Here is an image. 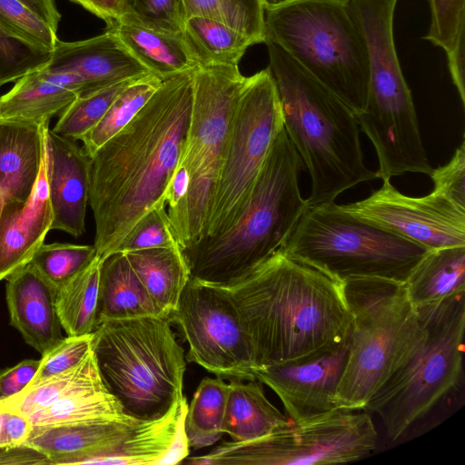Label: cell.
Wrapping results in <instances>:
<instances>
[{"mask_svg": "<svg viewBox=\"0 0 465 465\" xmlns=\"http://www.w3.org/2000/svg\"><path fill=\"white\" fill-rule=\"evenodd\" d=\"M193 69L163 78L131 122L90 157L89 204L101 259L164 199L186 141Z\"/></svg>", "mask_w": 465, "mask_h": 465, "instance_id": "6da1fadb", "label": "cell"}, {"mask_svg": "<svg viewBox=\"0 0 465 465\" xmlns=\"http://www.w3.org/2000/svg\"><path fill=\"white\" fill-rule=\"evenodd\" d=\"M223 288L247 328L258 367L307 361L350 338L343 281L282 250Z\"/></svg>", "mask_w": 465, "mask_h": 465, "instance_id": "7a4b0ae2", "label": "cell"}, {"mask_svg": "<svg viewBox=\"0 0 465 465\" xmlns=\"http://www.w3.org/2000/svg\"><path fill=\"white\" fill-rule=\"evenodd\" d=\"M264 44L283 127L310 174L308 205L334 202L344 191L376 179L364 163L354 113L282 48Z\"/></svg>", "mask_w": 465, "mask_h": 465, "instance_id": "3957f363", "label": "cell"}, {"mask_svg": "<svg viewBox=\"0 0 465 465\" xmlns=\"http://www.w3.org/2000/svg\"><path fill=\"white\" fill-rule=\"evenodd\" d=\"M303 168L283 127L239 218L223 234L183 252L191 279L228 287L281 250L309 206L299 186Z\"/></svg>", "mask_w": 465, "mask_h": 465, "instance_id": "277c9868", "label": "cell"}, {"mask_svg": "<svg viewBox=\"0 0 465 465\" xmlns=\"http://www.w3.org/2000/svg\"><path fill=\"white\" fill-rule=\"evenodd\" d=\"M92 350L103 382L127 416L154 420L183 399L186 361L167 318L104 321Z\"/></svg>", "mask_w": 465, "mask_h": 465, "instance_id": "5b68a950", "label": "cell"}, {"mask_svg": "<svg viewBox=\"0 0 465 465\" xmlns=\"http://www.w3.org/2000/svg\"><path fill=\"white\" fill-rule=\"evenodd\" d=\"M419 327L403 358L363 411L397 440L457 387L463 375L465 292L416 308Z\"/></svg>", "mask_w": 465, "mask_h": 465, "instance_id": "8992f818", "label": "cell"}, {"mask_svg": "<svg viewBox=\"0 0 465 465\" xmlns=\"http://www.w3.org/2000/svg\"><path fill=\"white\" fill-rule=\"evenodd\" d=\"M266 42L282 48L354 114L366 108L369 64L350 0H283L264 7Z\"/></svg>", "mask_w": 465, "mask_h": 465, "instance_id": "52a82bcc", "label": "cell"}, {"mask_svg": "<svg viewBox=\"0 0 465 465\" xmlns=\"http://www.w3.org/2000/svg\"><path fill=\"white\" fill-rule=\"evenodd\" d=\"M343 283L351 331L336 405L340 410L363 411L406 353L419 318L404 282L361 277Z\"/></svg>", "mask_w": 465, "mask_h": 465, "instance_id": "ba28073f", "label": "cell"}, {"mask_svg": "<svg viewBox=\"0 0 465 465\" xmlns=\"http://www.w3.org/2000/svg\"><path fill=\"white\" fill-rule=\"evenodd\" d=\"M281 250L341 281L373 277L401 282L428 252L334 202L308 206Z\"/></svg>", "mask_w": 465, "mask_h": 465, "instance_id": "9c48e42d", "label": "cell"}, {"mask_svg": "<svg viewBox=\"0 0 465 465\" xmlns=\"http://www.w3.org/2000/svg\"><path fill=\"white\" fill-rule=\"evenodd\" d=\"M238 65L197 66L190 124L181 157L190 173V245L205 237L214 192L224 163L232 119L245 84Z\"/></svg>", "mask_w": 465, "mask_h": 465, "instance_id": "30bf717a", "label": "cell"}, {"mask_svg": "<svg viewBox=\"0 0 465 465\" xmlns=\"http://www.w3.org/2000/svg\"><path fill=\"white\" fill-rule=\"evenodd\" d=\"M378 433L369 412L337 410L292 423L248 441L224 442L209 453L183 460L193 465H315L356 461L377 447Z\"/></svg>", "mask_w": 465, "mask_h": 465, "instance_id": "8fae6325", "label": "cell"}, {"mask_svg": "<svg viewBox=\"0 0 465 465\" xmlns=\"http://www.w3.org/2000/svg\"><path fill=\"white\" fill-rule=\"evenodd\" d=\"M282 128L276 84L267 67L247 77L241 91L203 241L223 234L239 218Z\"/></svg>", "mask_w": 465, "mask_h": 465, "instance_id": "7c38bea8", "label": "cell"}, {"mask_svg": "<svg viewBox=\"0 0 465 465\" xmlns=\"http://www.w3.org/2000/svg\"><path fill=\"white\" fill-rule=\"evenodd\" d=\"M350 1L369 64L366 108L355 114L359 127L378 148L395 150L411 145L420 132L394 44L393 17L398 0Z\"/></svg>", "mask_w": 465, "mask_h": 465, "instance_id": "4fadbf2b", "label": "cell"}, {"mask_svg": "<svg viewBox=\"0 0 465 465\" xmlns=\"http://www.w3.org/2000/svg\"><path fill=\"white\" fill-rule=\"evenodd\" d=\"M189 345L188 361L218 377L256 380L252 342L228 292L190 278L169 318Z\"/></svg>", "mask_w": 465, "mask_h": 465, "instance_id": "5bb4252c", "label": "cell"}, {"mask_svg": "<svg viewBox=\"0 0 465 465\" xmlns=\"http://www.w3.org/2000/svg\"><path fill=\"white\" fill-rule=\"evenodd\" d=\"M340 207L428 251L465 246V209L433 191L412 197L385 179L367 198Z\"/></svg>", "mask_w": 465, "mask_h": 465, "instance_id": "9a60e30c", "label": "cell"}, {"mask_svg": "<svg viewBox=\"0 0 465 465\" xmlns=\"http://www.w3.org/2000/svg\"><path fill=\"white\" fill-rule=\"evenodd\" d=\"M348 349L349 340L307 361L261 366L254 378L276 393L293 423L318 419L340 410L335 397Z\"/></svg>", "mask_w": 465, "mask_h": 465, "instance_id": "2e32d148", "label": "cell"}, {"mask_svg": "<svg viewBox=\"0 0 465 465\" xmlns=\"http://www.w3.org/2000/svg\"><path fill=\"white\" fill-rule=\"evenodd\" d=\"M45 148L52 230L78 238L85 232L90 156L75 141L56 134L49 127L45 131Z\"/></svg>", "mask_w": 465, "mask_h": 465, "instance_id": "e0dca14e", "label": "cell"}, {"mask_svg": "<svg viewBox=\"0 0 465 465\" xmlns=\"http://www.w3.org/2000/svg\"><path fill=\"white\" fill-rule=\"evenodd\" d=\"M43 68L77 76L81 95L150 73L109 31L81 41L58 40Z\"/></svg>", "mask_w": 465, "mask_h": 465, "instance_id": "ac0fdd59", "label": "cell"}, {"mask_svg": "<svg viewBox=\"0 0 465 465\" xmlns=\"http://www.w3.org/2000/svg\"><path fill=\"white\" fill-rule=\"evenodd\" d=\"M52 223L44 147L41 170L28 200L6 203L0 212V281L30 262L52 230Z\"/></svg>", "mask_w": 465, "mask_h": 465, "instance_id": "d6986e66", "label": "cell"}, {"mask_svg": "<svg viewBox=\"0 0 465 465\" xmlns=\"http://www.w3.org/2000/svg\"><path fill=\"white\" fill-rule=\"evenodd\" d=\"M6 281L10 324L28 345L44 354L64 338L56 309L57 288L29 263Z\"/></svg>", "mask_w": 465, "mask_h": 465, "instance_id": "ffe728a7", "label": "cell"}, {"mask_svg": "<svg viewBox=\"0 0 465 465\" xmlns=\"http://www.w3.org/2000/svg\"><path fill=\"white\" fill-rule=\"evenodd\" d=\"M82 93L77 76L42 66L17 79L10 91L0 96V121L49 123Z\"/></svg>", "mask_w": 465, "mask_h": 465, "instance_id": "44dd1931", "label": "cell"}, {"mask_svg": "<svg viewBox=\"0 0 465 465\" xmlns=\"http://www.w3.org/2000/svg\"><path fill=\"white\" fill-rule=\"evenodd\" d=\"M46 124L0 121V212L33 193L41 170Z\"/></svg>", "mask_w": 465, "mask_h": 465, "instance_id": "7402d4cb", "label": "cell"}, {"mask_svg": "<svg viewBox=\"0 0 465 465\" xmlns=\"http://www.w3.org/2000/svg\"><path fill=\"white\" fill-rule=\"evenodd\" d=\"M139 421L130 419L32 427L23 445L45 454L50 464H75L80 458L114 447Z\"/></svg>", "mask_w": 465, "mask_h": 465, "instance_id": "603a6c76", "label": "cell"}, {"mask_svg": "<svg viewBox=\"0 0 465 465\" xmlns=\"http://www.w3.org/2000/svg\"><path fill=\"white\" fill-rule=\"evenodd\" d=\"M105 31L113 33L138 62L162 79L196 67L182 35L147 27L126 13Z\"/></svg>", "mask_w": 465, "mask_h": 465, "instance_id": "cb8c5ba5", "label": "cell"}, {"mask_svg": "<svg viewBox=\"0 0 465 465\" xmlns=\"http://www.w3.org/2000/svg\"><path fill=\"white\" fill-rule=\"evenodd\" d=\"M232 379L225 408L223 433L234 441L256 440L293 422L265 396L257 380Z\"/></svg>", "mask_w": 465, "mask_h": 465, "instance_id": "d4e9b609", "label": "cell"}, {"mask_svg": "<svg viewBox=\"0 0 465 465\" xmlns=\"http://www.w3.org/2000/svg\"><path fill=\"white\" fill-rule=\"evenodd\" d=\"M124 253L160 316L169 319L191 278L181 247L150 248Z\"/></svg>", "mask_w": 465, "mask_h": 465, "instance_id": "484cf974", "label": "cell"}, {"mask_svg": "<svg viewBox=\"0 0 465 465\" xmlns=\"http://www.w3.org/2000/svg\"><path fill=\"white\" fill-rule=\"evenodd\" d=\"M147 315L160 316L125 254L116 252L103 258L100 267L98 323Z\"/></svg>", "mask_w": 465, "mask_h": 465, "instance_id": "4316f807", "label": "cell"}, {"mask_svg": "<svg viewBox=\"0 0 465 465\" xmlns=\"http://www.w3.org/2000/svg\"><path fill=\"white\" fill-rule=\"evenodd\" d=\"M182 401L165 416L140 420L114 447L80 458L75 464L159 465L173 444Z\"/></svg>", "mask_w": 465, "mask_h": 465, "instance_id": "83f0119b", "label": "cell"}, {"mask_svg": "<svg viewBox=\"0 0 465 465\" xmlns=\"http://www.w3.org/2000/svg\"><path fill=\"white\" fill-rule=\"evenodd\" d=\"M415 308L465 292V246L428 251L404 282Z\"/></svg>", "mask_w": 465, "mask_h": 465, "instance_id": "f1b7e54d", "label": "cell"}, {"mask_svg": "<svg viewBox=\"0 0 465 465\" xmlns=\"http://www.w3.org/2000/svg\"><path fill=\"white\" fill-rule=\"evenodd\" d=\"M182 35L196 67L238 65L246 50L255 45L226 24L203 16L187 18Z\"/></svg>", "mask_w": 465, "mask_h": 465, "instance_id": "f546056e", "label": "cell"}, {"mask_svg": "<svg viewBox=\"0 0 465 465\" xmlns=\"http://www.w3.org/2000/svg\"><path fill=\"white\" fill-rule=\"evenodd\" d=\"M101 385L104 384L91 350L72 368L27 387L15 396L0 400V402L28 416L76 392Z\"/></svg>", "mask_w": 465, "mask_h": 465, "instance_id": "4dcf8cb0", "label": "cell"}, {"mask_svg": "<svg viewBox=\"0 0 465 465\" xmlns=\"http://www.w3.org/2000/svg\"><path fill=\"white\" fill-rule=\"evenodd\" d=\"M101 262L96 256L57 289V313L62 328L69 336L93 333L97 326Z\"/></svg>", "mask_w": 465, "mask_h": 465, "instance_id": "1f68e13d", "label": "cell"}, {"mask_svg": "<svg viewBox=\"0 0 465 465\" xmlns=\"http://www.w3.org/2000/svg\"><path fill=\"white\" fill-rule=\"evenodd\" d=\"M27 417L32 427L133 419L124 414L104 385L76 392Z\"/></svg>", "mask_w": 465, "mask_h": 465, "instance_id": "d6a6232c", "label": "cell"}, {"mask_svg": "<svg viewBox=\"0 0 465 465\" xmlns=\"http://www.w3.org/2000/svg\"><path fill=\"white\" fill-rule=\"evenodd\" d=\"M228 393L229 383L221 377L202 380L188 405L185 417L190 448H204L222 438Z\"/></svg>", "mask_w": 465, "mask_h": 465, "instance_id": "836d02e7", "label": "cell"}, {"mask_svg": "<svg viewBox=\"0 0 465 465\" xmlns=\"http://www.w3.org/2000/svg\"><path fill=\"white\" fill-rule=\"evenodd\" d=\"M162 81L161 77L149 73L134 80L121 92L101 121L80 140L90 157L131 122Z\"/></svg>", "mask_w": 465, "mask_h": 465, "instance_id": "e575fe53", "label": "cell"}, {"mask_svg": "<svg viewBox=\"0 0 465 465\" xmlns=\"http://www.w3.org/2000/svg\"><path fill=\"white\" fill-rule=\"evenodd\" d=\"M430 23L423 39L443 49L451 79L464 77L465 0H428Z\"/></svg>", "mask_w": 465, "mask_h": 465, "instance_id": "d590c367", "label": "cell"}, {"mask_svg": "<svg viewBox=\"0 0 465 465\" xmlns=\"http://www.w3.org/2000/svg\"><path fill=\"white\" fill-rule=\"evenodd\" d=\"M187 18L203 16L224 23L264 43V8L260 0H183Z\"/></svg>", "mask_w": 465, "mask_h": 465, "instance_id": "8d00e7d4", "label": "cell"}, {"mask_svg": "<svg viewBox=\"0 0 465 465\" xmlns=\"http://www.w3.org/2000/svg\"><path fill=\"white\" fill-rule=\"evenodd\" d=\"M135 79L122 81L76 97L62 111L52 131L74 141L81 140L101 121L121 92Z\"/></svg>", "mask_w": 465, "mask_h": 465, "instance_id": "74e56055", "label": "cell"}, {"mask_svg": "<svg viewBox=\"0 0 465 465\" xmlns=\"http://www.w3.org/2000/svg\"><path fill=\"white\" fill-rule=\"evenodd\" d=\"M98 256L94 245L43 243L29 264L49 283L59 289Z\"/></svg>", "mask_w": 465, "mask_h": 465, "instance_id": "f35d334b", "label": "cell"}, {"mask_svg": "<svg viewBox=\"0 0 465 465\" xmlns=\"http://www.w3.org/2000/svg\"><path fill=\"white\" fill-rule=\"evenodd\" d=\"M0 33L45 53L59 40L57 32L18 0H0Z\"/></svg>", "mask_w": 465, "mask_h": 465, "instance_id": "ab89813d", "label": "cell"}, {"mask_svg": "<svg viewBox=\"0 0 465 465\" xmlns=\"http://www.w3.org/2000/svg\"><path fill=\"white\" fill-rule=\"evenodd\" d=\"M177 245L179 246L167 214L165 200L163 199L138 220L114 252Z\"/></svg>", "mask_w": 465, "mask_h": 465, "instance_id": "60d3db41", "label": "cell"}, {"mask_svg": "<svg viewBox=\"0 0 465 465\" xmlns=\"http://www.w3.org/2000/svg\"><path fill=\"white\" fill-rule=\"evenodd\" d=\"M126 14L142 25L183 35L187 20L183 0H126Z\"/></svg>", "mask_w": 465, "mask_h": 465, "instance_id": "b9f144b4", "label": "cell"}, {"mask_svg": "<svg viewBox=\"0 0 465 465\" xmlns=\"http://www.w3.org/2000/svg\"><path fill=\"white\" fill-rule=\"evenodd\" d=\"M93 340L94 333L64 337L42 354L38 370L27 387L76 365L92 350Z\"/></svg>", "mask_w": 465, "mask_h": 465, "instance_id": "7bdbcfd3", "label": "cell"}, {"mask_svg": "<svg viewBox=\"0 0 465 465\" xmlns=\"http://www.w3.org/2000/svg\"><path fill=\"white\" fill-rule=\"evenodd\" d=\"M50 54L0 33V87L42 67L50 60Z\"/></svg>", "mask_w": 465, "mask_h": 465, "instance_id": "ee69618b", "label": "cell"}, {"mask_svg": "<svg viewBox=\"0 0 465 465\" xmlns=\"http://www.w3.org/2000/svg\"><path fill=\"white\" fill-rule=\"evenodd\" d=\"M433 192L465 209V143L461 142L450 161L432 169Z\"/></svg>", "mask_w": 465, "mask_h": 465, "instance_id": "f6af8a7d", "label": "cell"}, {"mask_svg": "<svg viewBox=\"0 0 465 465\" xmlns=\"http://www.w3.org/2000/svg\"><path fill=\"white\" fill-rule=\"evenodd\" d=\"M40 360H25L18 364L0 370V400L15 396L25 390L34 379Z\"/></svg>", "mask_w": 465, "mask_h": 465, "instance_id": "bcb514c9", "label": "cell"}, {"mask_svg": "<svg viewBox=\"0 0 465 465\" xmlns=\"http://www.w3.org/2000/svg\"><path fill=\"white\" fill-rule=\"evenodd\" d=\"M187 401L184 396L178 418L177 430L173 444L166 455L160 460L159 465H173L181 463L189 454V441L185 431V417L187 412Z\"/></svg>", "mask_w": 465, "mask_h": 465, "instance_id": "7dc6e473", "label": "cell"}, {"mask_svg": "<svg viewBox=\"0 0 465 465\" xmlns=\"http://www.w3.org/2000/svg\"><path fill=\"white\" fill-rule=\"evenodd\" d=\"M110 26L126 12V0H71Z\"/></svg>", "mask_w": 465, "mask_h": 465, "instance_id": "c3c4849f", "label": "cell"}, {"mask_svg": "<svg viewBox=\"0 0 465 465\" xmlns=\"http://www.w3.org/2000/svg\"><path fill=\"white\" fill-rule=\"evenodd\" d=\"M0 464H50V461L40 451L20 445L0 450Z\"/></svg>", "mask_w": 465, "mask_h": 465, "instance_id": "681fc988", "label": "cell"}, {"mask_svg": "<svg viewBox=\"0 0 465 465\" xmlns=\"http://www.w3.org/2000/svg\"><path fill=\"white\" fill-rule=\"evenodd\" d=\"M57 32L61 15L54 0H18Z\"/></svg>", "mask_w": 465, "mask_h": 465, "instance_id": "f907efd6", "label": "cell"}, {"mask_svg": "<svg viewBox=\"0 0 465 465\" xmlns=\"http://www.w3.org/2000/svg\"><path fill=\"white\" fill-rule=\"evenodd\" d=\"M7 409L0 402V449L2 445V437L5 425V420L6 416Z\"/></svg>", "mask_w": 465, "mask_h": 465, "instance_id": "816d5d0a", "label": "cell"}, {"mask_svg": "<svg viewBox=\"0 0 465 465\" xmlns=\"http://www.w3.org/2000/svg\"><path fill=\"white\" fill-rule=\"evenodd\" d=\"M260 1H261L262 5H263V8H264V7H267V6L275 5L281 3L283 0H260Z\"/></svg>", "mask_w": 465, "mask_h": 465, "instance_id": "f5cc1de1", "label": "cell"}]
</instances>
